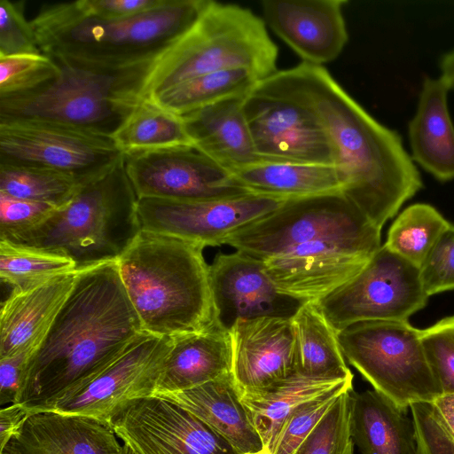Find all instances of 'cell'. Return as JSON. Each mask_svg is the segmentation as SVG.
I'll use <instances>...</instances> for the list:
<instances>
[{"mask_svg":"<svg viewBox=\"0 0 454 454\" xmlns=\"http://www.w3.org/2000/svg\"><path fill=\"white\" fill-rule=\"evenodd\" d=\"M254 90L291 100L316 117L332 145L341 192L378 228L421 189L400 135L374 119L325 67L301 62Z\"/></svg>","mask_w":454,"mask_h":454,"instance_id":"1","label":"cell"},{"mask_svg":"<svg viewBox=\"0 0 454 454\" xmlns=\"http://www.w3.org/2000/svg\"><path fill=\"white\" fill-rule=\"evenodd\" d=\"M116 261L76 270L73 289L29 357L17 403L39 412L112 363L142 333Z\"/></svg>","mask_w":454,"mask_h":454,"instance_id":"2","label":"cell"},{"mask_svg":"<svg viewBox=\"0 0 454 454\" xmlns=\"http://www.w3.org/2000/svg\"><path fill=\"white\" fill-rule=\"evenodd\" d=\"M206 0H167L137 16L107 20L78 1L46 4L30 20L43 54L58 63L119 70L153 63L200 16Z\"/></svg>","mask_w":454,"mask_h":454,"instance_id":"3","label":"cell"},{"mask_svg":"<svg viewBox=\"0 0 454 454\" xmlns=\"http://www.w3.org/2000/svg\"><path fill=\"white\" fill-rule=\"evenodd\" d=\"M203 249L198 243L141 230L117 259L143 332L172 338L217 320Z\"/></svg>","mask_w":454,"mask_h":454,"instance_id":"4","label":"cell"},{"mask_svg":"<svg viewBox=\"0 0 454 454\" xmlns=\"http://www.w3.org/2000/svg\"><path fill=\"white\" fill-rule=\"evenodd\" d=\"M266 27L248 8L206 0L196 21L152 65L142 98L223 70L244 68L264 80L278 71V56Z\"/></svg>","mask_w":454,"mask_h":454,"instance_id":"5","label":"cell"},{"mask_svg":"<svg viewBox=\"0 0 454 454\" xmlns=\"http://www.w3.org/2000/svg\"><path fill=\"white\" fill-rule=\"evenodd\" d=\"M124 157L36 227L5 239L62 254L77 270L117 261L141 231Z\"/></svg>","mask_w":454,"mask_h":454,"instance_id":"6","label":"cell"},{"mask_svg":"<svg viewBox=\"0 0 454 454\" xmlns=\"http://www.w3.org/2000/svg\"><path fill=\"white\" fill-rule=\"evenodd\" d=\"M56 63L59 73L52 81L27 93L0 97V120L50 121L112 137L142 98L153 64L106 70Z\"/></svg>","mask_w":454,"mask_h":454,"instance_id":"7","label":"cell"},{"mask_svg":"<svg viewBox=\"0 0 454 454\" xmlns=\"http://www.w3.org/2000/svg\"><path fill=\"white\" fill-rule=\"evenodd\" d=\"M380 231L338 192L287 200L274 212L236 231L225 244L261 261L314 241L372 255L381 247Z\"/></svg>","mask_w":454,"mask_h":454,"instance_id":"8","label":"cell"},{"mask_svg":"<svg viewBox=\"0 0 454 454\" xmlns=\"http://www.w3.org/2000/svg\"><path fill=\"white\" fill-rule=\"evenodd\" d=\"M345 359L398 407L442 395L426 357L420 329L408 321H364L337 333Z\"/></svg>","mask_w":454,"mask_h":454,"instance_id":"9","label":"cell"},{"mask_svg":"<svg viewBox=\"0 0 454 454\" xmlns=\"http://www.w3.org/2000/svg\"><path fill=\"white\" fill-rule=\"evenodd\" d=\"M123 157L108 136L50 121L0 120V163L53 171L84 185Z\"/></svg>","mask_w":454,"mask_h":454,"instance_id":"10","label":"cell"},{"mask_svg":"<svg viewBox=\"0 0 454 454\" xmlns=\"http://www.w3.org/2000/svg\"><path fill=\"white\" fill-rule=\"evenodd\" d=\"M427 301L419 269L381 245L356 276L314 303L338 333L364 321H408Z\"/></svg>","mask_w":454,"mask_h":454,"instance_id":"11","label":"cell"},{"mask_svg":"<svg viewBox=\"0 0 454 454\" xmlns=\"http://www.w3.org/2000/svg\"><path fill=\"white\" fill-rule=\"evenodd\" d=\"M170 347L171 338L142 332L107 366L59 395L41 411L110 423L131 403L153 395Z\"/></svg>","mask_w":454,"mask_h":454,"instance_id":"12","label":"cell"},{"mask_svg":"<svg viewBox=\"0 0 454 454\" xmlns=\"http://www.w3.org/2000/svg\"><path fill=\"white\" fill-rule=\"evenodd\" d=\"M124 165L137 199L198 201L250 193L193 145L126 153Z\"/></svg>","mask_w":454,"mask_h":454,"instance_id":"13","label":"cell"},{"mask_svg":"<svg viewBox=\"0 0 454 454\" xmlns=\"http://www.w3.org/2000/svg\"><path fill=\"white\" fill-rule=\"evenodd\" d=\"M286 200L247 193L198 201L137 200L141 230L172 235L204 247L226 243L240 228L278 209Z\"/></svg>","mask_w":454,"mask_h":454,"instance_id":"14","label":"cell"},{"mask_svg":"<svg viewBox=\"0 0 454 454\" xmlns=\"http://www.w3.org/2000/svg\"><path fill=\"white\" fill-rule=\"evenodd\" d=\"M110 424L135 454H239L195 415L154 395L131 403Z\"/></svg>","mask_w":454,"mask_h":454,"instance_id":"15","label":"cell"},{"mask_svg":"<svg viewBox=\"0 0 454 454\" xmlns=\"http://www.w3.org/2000/svg\"><path fill=\"white\" fill-rule=\"evenodd\" d=\"M243 111L259 159L334 165L325 129L303 106L253 90Z\"/></svg>","mask_w":454,"mask_h":454,"instance_id":"16","label":"cell"},{"mask_svg":"<svg viewBox=\"0 0 454 454\" xmlns=\"http://www.w3.org/2000/svg\"><path fill=\"white\" fill-rule=\"evenodd\" d=\"M208 271L215 317L228 330L238 319L291 318L303 304L278 291L263 261L241 252L219 253Z\"/></svg>","mask_w":454,"mask_h":454,"instance_id":"17","label":"cell"},{"mask_svg":"<svg viewBox=\"0 0 454 454\" xmlns=\"http://www.w3.org/2000/svg\"><path fill=\"white\" fill-rule=\"evenodd\" d=\"M372 255L335 243L314 241L263 263L279 293L306 303L316 302L348 282Z\"/></svg>","mask_w":454,"mask_h":454,"instance_id":"18","label":"cell"},{"mask_svg":"<svg viewBox=\"0 0 454 454\" xmlns=\"http://www.w3.org/2000/svg\"><path fill=\"white\" fill-rule=\"evenodd\" d=\"M346 0H263L262 20L302 62L322 66L336 59L348 41Z\"/></svg>","mask_w":454,"mask_h":454,"instance_id":"19","label":"cell"},{"mask_svg":"<svg viewBox=\"0 0 454 454\" xmlns=\"http://www.w3.org/2000/svg\"><path fill=\"white\" fill-rule=\"evenodd\" d=\"M229 332L231 372L241 394L266 387L297 372L291 318L238 319Z\"/></svg>","mask_w":454,"mask_h":454,"instance_id":"20","label":"cell"},{"mask_svg":"<svg viewBox=\"0 0 454 454\" xmlns=\"http://www.w3.org/2000/svg\"><path fill=\"white\" fill-rule=\"evenodd\" d=\"M0 454H123L112 425L53 411L29 414Z\"/></svg>","mask_w":454,"mask_h":454,"instance_id":"21","label":"cell"},{"mask_svg":"<svg viewBox=\"0 0 454 454\" xmlns=\"http://www.w3.org/2000/svg\"><path fill=\"white\" fill-rule=\"evenodd\" d=\"M76 270L27 291H12L0 312V358L34 353L68 298Z\"/></svg>","mask_w":454,"mask_h":454,"instance_id":"22","label":"cell"},{"mask_svg":"<svg viewBox=\"0 0 454 454\" xmlns=\"http://www.w3.org/2000/svg\"><path fill=\"white\" fill-rule=\"evenodd\" d=\"M231 369L230 332L215 320L200 332L171 338L153 394L191 389L231 372Z\"/></svg>","mask_w":454,"mask_h":454,"instance_id":"23","label":"cell"},{"mask_svg":"<svg viewBox=\"0 0 454 454\" xmlns=\"http://www.w3.org/2000/svg\"><path fill=\"white\" fill-rule=\"evenodd\" d=\"M153 395L187 410L223 436L239 454L263 448L260 435L241 402L232 372L191 389Z\"/></svg>","mask_w":454,"mask_h":454,"instance_id":"24","label":"cell"},{"mask_svg":"<svg viewBox=\"0 0 454 454\" xmlns=\"http://www.w3.org/2000/svg\"><path fill=\"white\" fill-rule=\"evenodd\" d=\"M246 96L228 98L180 115L193 145L231 174L260 160L243 111Z\"/></svg>","mask_w":454,"mask_h":454,"instance_id":"25","label":"cell"},{"mask_svg":"<svg viewBox=\"0 0 454 454\" xmlns=\"http://www.w3.org/2000/svg\"><path fill=\"white\" fill-rule=\"evenodd\" d=\"M448 91L440 78H426L408 128L411 159L442 182L454 179V126Z\"/></svg>","mask_w":454,"mask_h":454,"instance_id":"26","label":"cell"},{"mask_svg":"<svg viewBox=\"0 0 454 454\" xmlns=\"http://www.w3.org/2000/svg\"><path fill=\"white\" fill-rule=\"evenodd\" d=\"M350 430L362 454H415L412 419L376 390L352 391Z\"/></svg>","mask_w":454,"mask_h":454,"instance_id":"27","label":"cell"},{"mask_svg":"<svg viewBox=\"0 0 454 454\" xmlns=\"http://www.w3.org/2000/svg\"><path fill=\"white\" fill-rule=\"evenodd\" d=\"M232 175L250 193L285 200L341 192L334 165L260 159Z\"/></svg>","mask_w":454,"mask_h":454,"instance_id":"28","label":"cell"},{"mask_svg":"<svg viewBox=\"0 0 454 454\" xmlns=\"http://www.w3.org/2000/svg\"><path fill=\"white\" fill-rule=\"evenodd\" d=\"M349 380L353 378H315L296 372L266 387L242 393L241 402L263 446L270 450L286 419L298 406Z\"/></svg>","mask_w":454,"mask_h":454,"instance_id":"29","label":"cell"},{"mask_svg":"<svg viewBox=\"0 0 454 454\" xmlns=\"http://www.w3.org/2000/svg\"><path fill=\"white\" fill-rule=\"evenodd\" d=\"M297 373L315 378L351 379L337 332L314 302L303 303L291 317Z\"/></svg>","mask_w":454,"mask_h":454,"instance_id":"30","label":"cell"},{"mask_svg":"<svg viewBox=\"0 0 454 454\" xmlns=\"http://www.w3.org/2000/svg\"><path fill=\"white\" fill-rule=\"evenodd\" d=\"M124 153L193 145L182 117L142 98L112 136Z\"/></svg>","mask_w":454,"mask_h":454,"instance_id":"31","label":"cell"},{"mask_svg":"<svg viewBox=\"0 0 454 454\" xmlns=\"http://www.w3.org/2000/svg\"><path fill=\"white\" fill-rule=\"evenodd\" d=\"M259 82L247 69L223 70L185 81L151 99L183 115L228 98L246 96Z\"/></svg>","mask_w":454,"mask_h":454,"instance_id":"32","label":"cell"},{"mask_svg":"<svg viewBox=\"0 0 454 454\" xmlns=\"http://www.w3.org/2000/svg\"><path fill=\"white\" fill-rule=\"evenodd\" d=\"M76 270L62 254L0 239V278L12 291H27Z\"/></svg>","mask_w":454,"mask_h":454,"instance_id":"33","label":"cell"},{"mask_svg":"<svg viewBox=\"0 0 454 454\" xmlns=\"http://www.w3.org/2000/svg\"><path fill=\"white\" fill-rule=\"evenodd\" d=\"M448 224L433 206L413 204L392 223L384 245L419 269Z\"/></svg>","mask_w":454,"mask_h":454,"instance_id":"34","label":"cell"},{"mask_svg":"<svg viewBox=\"0 0 454 454\" xmlns=\"http://www.w3.org/2000/svg\"><path fill=\"white\" fill-rule=\"evenodd\" d=\"M73 178L53 171L0 163V193L60 208L81 187Z\"/></svg>","mask_w":454,"mask_h":454,"instance_id":"35","label":"cell"},{"mask_svg":"<svg viewBox=\"0 0 454 454\" xmlns=\"http://www.w3.org/2000/svg\"><path fill=\"white\" fill-rule=\"evenodd\" d=\"M352 391L340 395L294 454H354L350 430Z\"/></svg>","mask_w":454,"mask_h":454,"instance_id":"36","label":"cell"},{"mask_svg":"<svg viewBox=\"0 0 454 454\" xmlns=\"http://www.w3.org/2000/svg\"><path fill=\"white\" fill-rule=\"evenodd\" d=\"M352 389L353 380H349L298 406L286 419L270 449L271 452L294 454L298 447L332 409L340 395Z\"/></svg>","mask_w":454,"mask_h":454,"instance_id":"37","label":"cell"},{"mask_svg":"<svg viewBox=\"0 0 454 454\" xmlns=\"http://www.w3.org/2000/svg\"><path fill=\"white\" fill-rule=\"evenodd\" d=\"M59 73V65L43 53L0 57V97L32 91Z\"/></svg>","mask_w":454,"mask_h":454,"instance_id":"38","label":"cell"},{"mask_svg":"<svg viewBox=\"0 0 454 454\" xmlns=\"http://www.w3.org/2000/svg\"><path fill=\"white\" fill-rule=\"evenodd\" d=\"M420 340L442 394L454 393V316L420 329Z\"/></svg>","mask_w":454,"mask_h":454,"instance_id":"39","label":"cell"},{"mask_svg":"<svg viewBox=\"0 0 454 454\" xmlns=\"http://www.w3.org/2000/svg\"><path fill=\"white\" fill-rule=\"evenodd\" d=\"M414 427L415 454H454V434L433 403L410 406Z\"/></svg>","mask_w":454,"mask_h":454,"instance_id":"40","label":"cell"},{"mask_svg":"<svg viewBox=\"0 0 454 454\" xmlns=\"http://www.w3.org/2000/svg\"><path fill=\"white\" fill-rule=\"evenodd\" d=\"M42 54L24 2L0 1V57Z\"/></svg>","mask_w":454,"mask_h":454,"instance_id":"41","label":"cell"},{"mask_svg":"<svg viewBox=\"0 0 454 454\" xmlns=\"http://www.w3.org/2000/svg\"><path fill=\"white\" fill-rule=\"evenodd\" d=\"M423 288L429 297L454 289V225L443 230L419 267Z\"/></svg>","mask_w":454,"mask_h":454,"instance_id":"42","label":"cell"},{"mask_svg":"<svg viewBox=\"0 0 454 454\" xmlns=\"http://www.w3.org/2000/svg\"><path fill=\"white\" fill-rule=\"evenodd\" d=\"M55 209L46 203L0 193V239H11L36 227Z\"/></svg>","mask_w":454,"mask_h":454,"instance_id":"43","label":"cell"},{"mask_svg":"<svg viewBox=\"0 0 454 454\" xmlns=\"http://www.w3.org/2000/svg\"><path fill=\"white\" fill-rule=\"evenodd\" d=\"M88 14L114 20L137 16L165 4L167 0H77Z\"/></svg>","mask_w":454,"mask_h":454,"instance_id":"44","label":"cell"},{"mask_svg":"<svg viewBox=\"0 0 454 454\" xmlns=\"http://www.w3.org/2000/svg\"><path fill=\"white\" fill-rule=\"evenodd\" d=\"M32 352L0 358V404L17 403L20 383Z\"/></svg>","mask_w":454,"mask_h":454,"instance_id":"45","label":"cell"},{"mask_svg":"<svg viewBox=\"0 0 454 454\" xmlns=\"http://www.w3.org/2000/svg\"><path fill=\"white\" fill-rule=\"evenodd\" d=\"M29 416L28 411L20 403H14L0 411V450L17 433Z\"/></svg>","mask_w":454,"mask_h":454,"instance_id":"46","label":"cell"},{"mask_svg":"<svg viewBox=\"0 0 454 454\" xmlns=\"http://www.w3.org/2000/svg\"><path fill=\"white\" fill-rule=\"evenodd\" d=\"M432 403L454 434V393L442 394Z\"/></svg>","mask_w":454,"mask_h":454,"instance_id":"47","label":"cell"},{"mask_svg":"<svg viewBox=\"0 0 454 454\" xmlns=\"http://www.w3.org/2000/svg\"><path fill=\"white\" fill-rule=\"evenodd\" d=\"M440 79L448 88L454 90V50L443 56L441 61Z\"/></svg>","mask_w":454,"mask_h":454,"instance_id":"48","label":"cell"},{"mask_svg":"<svg viewBox=\"0 0 454 454\" xmlns=\"http://www.w3.org/2000/svg\"><path fill=\"white\" fill-rule=\"evenodd\" d=\"M245 454H273L268 446H263V448L255 452H247Z\"/></svg>","mask_w":454,"mask_h":454,"instance_id":"49","label":"cell"},{"mask_svg":"<svg viewBox=\"0 0 454 454\" xmlns=\"http://www.w3.org/2000/svg\"><path fill=\"white\" fill-rule=\"evenodd\" d=\"M123 454H135V452L126 444H123Z\"/></svg>","mask_w":454,"mask_h":454,"instance_id":"50","label":"cell"}]
</instances>
